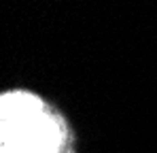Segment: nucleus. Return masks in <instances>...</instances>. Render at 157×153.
<instances>
[{
	"mask_svg": "<svg viewBox=\"0 0 157 153\" xmlns=\"http://www.w3.org/2000/svg\"><path fill=\"white\" fill-rule=\"evenodd\" d=\"M0 153H70L64 117L32 92H4L0 100Z\"/></svg>",
	"mask_w": 157,
	"mask_h": 153,
	"instance_id": "f257e3e1",
	"label": "nucleus"
}]
</instances>
